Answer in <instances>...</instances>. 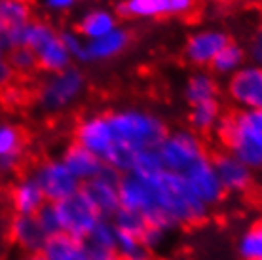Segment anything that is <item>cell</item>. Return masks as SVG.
<instances>
[{
	"label": "cell",
	"instance_id": "cell-16",
	"mask_svg": "<svg viewBox=\"0 0 262 260\" xmlns=\"http://www.w3.org/2000/svg\"><path fill=\"white\" fill-rule=\"evenodd\" d=\"M213 167L216 171L224 194H249L255 184V171L249 169L245 163L224 150L213 156Z\"/></svg>",
	"mask_w": 262,
	"mask_h": 260
},
{
	"label": "cell",
	"instance_id": "cell-17",
	"mask_svg": "<svg viewBox=\"0 0 262 260\" xmlns=\"http://www.w3.org/2000/svg\"><path fill=\"white\" fill-rule=\"evenodd\" d=\"M129 44L131 33L125 27L120 25L116 31H112L101 38L85 40L82 63H105V61L116 59L129 48Z\"/></svg>",
	"mask_w": 262,
	"mask_h": 260
},
{
	"label": "cell",
	"instance_id": "cell-35",
	"mask_svg": "<svg viewBox=\"0 0 262 260\" xmlns=\"http://www.w3.org/2000/svg\"><path fill=\"white\" fill-rule=\"evenodd\" d=\"M247 55L253 59V63L262 65V19L258 21V27H256V31H255L251 48L247 50Z\"/></svg>",
	"mask_w": 262,
	"mask_h": 260
},
{
	"label": "cell",
	"instance_id": "cell-4",
	"mask_svg": "<svg viewBox=\"0 0 262 260\" xmlns=\"http://www.w3.org/2000/svg\"><path fill=\"white\" fill-rule=\"evenodd\" d=\"M88 80L82 69L69 67L65 71L46 74L40 80L34 99L42 112L46 114H61L72 109L85 95Z\"/></svg>",
	"mask_w": 262,
	"mask_h": 260
},
{
	"label": "cell",
	"instance_id": "cell-36",
	"mask_svg": "<svg viewBox=\"0 0 262 260\" xmlns=\"http://www.w3.org/2000/svg\"><path fill=\"white\" fill-rule=\"evenodd\" d=\"M29 260H48V258L44 256V254H33V256H31Z\"/></svg>",
	"mask_w": 262,
	"mask_h": 260
},
{
	"label": "cell",
	"instance_id": "cell-10",
	"mask_svg": "<svg viewBox=\"0 0 262 260\" xmlns=\"http://www.w3.org/2000/svg\"><path fill=\"white\" fill-rule=\"evenodd\" d=\"M31 175L36 179L48 203H59L80 192V184L61 158H48L40 162Z\"/></svg>",
	"mask_w": 262,
	"mask_h": 260
},
{
	"label": "cell",
	"instance_id": "cell-2",
	"mask_svg": "<svg viewBox=\"0 0 262 260\" xmlns=\"http://www.w3.org/2000/svg\"><path fill=\"white\" fill-rule=\"evenodd\" d=\"M114 137V154L106 167L124 175L139 152L154 150L167 135V124L156 112L143 106H122L106 112Z\"/></svg>",
	"mask_w": 262,
	"mask_h": 260
},
{
	"label": "cell",
	"instance_id": "cell-3",
	"mask_svg": "<svg viewBox=\"0 0 262 260\" xmlns=\"http://www.w3.org/2000/svg\"><path fill=\"white\" fill-rule=\"evenodd\" d=\"M224 152L249 169L262 171V111H236L224 114L216 127Z\"/></svg>",
	"mask_w": 262,
	"mask_h": 260
},
{
	"label": "cell",
	"instance_id": "cell-30",
	"mask_svg": "<svg viewBox=\"0 0 262 260\" xmlns=\"http://www.w3.org/2000/svg\"><path fill=\"white\" fill-rule=\"evenodd\" d=\"M8 57H10V65H12L15 76H17V74L29 76V74H33V72L38 69V63H36L34 53L31 52L27 46H19V48L12 50V52L8 53Z\"/></svg>",
	"mask_w": 262,
	"mask_h": 260
},
{
	"label": "cell",
	"instance_id": "cell-28",
	"mask_svg": "<svg viewBox=\"0 0 262 260\" xmlns=\"http://www.w3.org/2000/svg\"><path fill=\"white\" fill-rule=\"evenodd\" d=\"M111 221H112V224L116 226V230H118L120 234L133 235V237H139L141 241L144 240L146 232L150 230V224L144 221L143 216L135 215V213H131V211H125V209H120Z\"/></svg>",
	"mask_w": 262,
	"mask_h": 260
},
{
	"label": "cell",
	"instance_id": "cell-19",
	"mask_svg": "<svg viewBox=\"0 0 262 260\" xmlns=\"http://www.w3.org/2000/svg\"><path fill=\"white\" fill-rule=\"evenodd\" d=\"M25 154V133L17 124L0 120V171L12 173L21 165Z\"/></svg>",
	"mask_w": 262,
	"mask_h": 260
},
{
	"label": "cell",
	"instance_id": "cell-23",
	"mask_svg": "<svg viewBox=\"0 0 262 260\" xmlns=\"http://www.w3.org/2000/svg\"><path fill=\"white\" fill-rule=\"evenodd\" d=\"M183 95L188 106L205 103V101H215V99H221V84H219L215 74H211L205 69H200L186 78Z\"/></svg>",
	"mask_w": 262,
	"mask_h": 260
},
{
	"label": "cell",
	"instance_id": "cell-21",
	"mask_svg": "<svg viewBox=\"0 0 262 260\" xmlns=\"http://www.w3.org/2000/svg\"><path fill=\"white\" fill-rule=\"evenodd\" d=\"M10 203L15 215H36L48 202L36 179L33 175H25L13 182Z\"/></svg>",
	"mask_w": 262,
	"mask_h": 260
},
{
	"label": "cell",
	"instance_id": "cell-38",
	"mask_svg": "<svg viewBox=\"0 0 262 260\" xmlns=\"http://www.w3.org/2000/svg\"><path fill=\"white\" fill-rule=\"evenodd\" d=\"M31 2H33V0H31Z\"/></svg>",
	"mask_w": 262,
	"mask_h": 260
},
{
	"label": "cell",
	"instance_id": "cell-6",
	"mask_svg": "<svg viewBox=\"0 0 262 260\" xmlns=\"http://www.w3.org/2000/svg\"><path fill=\"white\" fill-rule=\"evenodd\" d=\"M156 152L162 167L177 175H183L184 171L194 167L198 162L209 158L202 135L194 133L192 129L167 131L164 141L158 144Z\"/></svg>",
	"mask_w": 262,
	"mask_h": 260
},
{
	"label": "cell",
	"instance_id": "cell-8",
	"mask_svg": "<svg viewBox=\"0 0 262 260\" xmlns=\"http://www.w3.org/2000/svg\"><path fill=\"white\" fill-rule=\"evenodd\" d=\"M72 137H74V144L92 152L93 156H97L105 165L111 162L116 144H114L106 112H93V114L80 118L74 125Z\"/></svg>",
	"mask_w": 262,
	"mask_h": 260
},
{
	"label": "cell",
	"instance_id": "cell-25",
	"mask_svg": "<svg viewBox=\"0 0 262 260\" xmlns=\"http://www.w3.org/2000/svg\"><path fill=\"white\" fill-rule=\"evenodd\" d=\"M247 50L243 48L242 44H237L234 40H230L228 44L224 46L221 53L215 57V61L211 63L209 72L215 74L216 78H226L228 80L230 76H234L242 67L247 65Z\"/></svg>",
	"mask_w": 262,
	"mask_h": 260
},
{
	"label": "cell",
	"instance_id": "cell-9",
	"mask_svg": "<svg viewBox=\"0 0 262 260\" xmlns=\"http://www.w3.org/2000/svg\"><path fill=\"white\" fill-rule=\"evenodd\" d=\"M53 205L59 216L61 234L80 241H85V237L92 234V230L103 219L92 203L88 202V198L82 194V190Z\"/></svg>",
	"mask_w": 262,
	"mask_h": 260
},
{
	"label": "cell",
	"instance_id": "cell-18",
	"mask_svg": "<svg viewBox=\"0 0 262 260\" xmlns=\"http://www.w3.org/2000/svg\"><path fill=\"white\" fill-rule=\"evenodd\" d=\"M10 237L21 249L33 254H42L46 243L50 241L44 228L40 226L36 215H15L10 222Z\"/></svg>",
	"mask_w": 262,
	"mask_h": 260
},
{
	"label": "cell",
	"instance_id": "cell-11",
	"mask_svg": "<svg viewBox=\"0 0 262 260\" xmlns=\"http://www.w3.org/2000/svg\"><path fill=\"white\" fill-rule=\"evenodd\" d=\"M230 42L226 31L219 27H200L192 31L183 46V59L196 71L209 69L215 57Z\"/></svg>",
	"mask_w": 262,
	"mask_h": 260
},
{
	"label": "cell",
	"instance_id": "cell-32",
	"mask_svg": "<svg viewBox=\"0 0 262 260\" xmlns=\"http://www.w3.org/2000/svg\"><path fill=\"white\" fill-rule=\"evenodd\" d=\"M61 40L65 44L67 52L71 53L72 61H78L82 63V55H84L85 40L80 36L74 29H61Z\"/></svg>",
	"mask_w": 262,
	"mask_h": 260
},
{
	"label": "cell",
	"instance_id": "cell-31",
	"mask_svg": "<svg viewBox=\"0 0 262 260\" xmlns=\"http://www.w3.org/2000/svg\"><path fill=\"white\" fill-rule=\"evenodd\" d=\"M36 219H38L40 226L44 228V232L48 234L50 240L55 237V235H61L59 216H57V211H55V205H53V203H46V205L36 213Z\"/></svg>",
	"mask_w": 262,
	"mask_h": 260
},
{
	"label": "cell",
	"instance_id": "cell-5",
	"mask_svg": "<svg viewBox=\"0 0 262 260\" xmlns=\"http://www.w3.org/2000/svg\"><path fill=\"white\" fill-rule=\"evenodd\" d=\"M23 46H27L34 53L38 69L46 74L65 71L72 67L71 53L67 52L65 44L61 40V29H57L52 21L34 17L25 27Z\"/></svg>",
	"mask_w": 262,
	"mask_h": 260
},
{
	"label": "cell",
	"instance_id": "cell-29",
	"mask_svg": "<svg viewBox=\"0 0 262 260\" xmlns=\"http://www.w3.org/2000/svg\"><path fill=\"white\" fill-rule=\"evenodd\" d=\"M116 256L120 260H154L152 251L139 237L127 234H120L116 241Z\"/></svg>",
	"mask_w": 262,
	"mask_h": 260
},
{
	"label": "cell",
	"instance_id": "cell-34",
	"mask_svg": "<svg viewBox=\"0 0 262 260\" xmlns=\"http://www.w3.org/2000/svg\"><path fill=\"white\" fill-rule=\"evenodd\" d=\"M13 78H15V72L10 65V57L6 52L0 50V91L8 90L12 85Z\"/></svg>",
	"mask_w": 262,
	"mask_h": 260
},
{
	"label": "cell",
	"instance_id": "cell-27",
	"mask_svg": "<svg viewBox=\"0 0 262 260\" xmlns=\"http://www.w3.org/2000/svg\"><path fill=\"white\" fill-rule=\"evenodd\" d=\"M237 251L243 260H262V219L249 224L239 235Z\"/></svg>",
	"mask_w": 262,
	"mask_h": 260
},
{
	"label": "cell",
	"instance_id": "cell-22",
	"mask_svg": "<svg viewBox=\"0 0 262 260\" xmlns=\"http://www.w3.org/2000/svg\"><path fill=\"white\" fill-rule=\"evenodd\" d=\"M61 160H63V163L69 167V171L74 175V179L80 184H85L88 181L95 179L106 167L97 156H93L92 152H88L85 148H82V146H78V144L74 143L71 146H67Z\"/></svg>",
	"mask_w": 262,
	"mask_h": 260
},
{
	"label": "cell",
	"instance_id": "cell-1",
	"mask_svg": "<svg viewBox=\"0 0 262 260\" xmlns=\"http://www.w3.org/2000/svg\"><path fill=\"white\" fill-rule=\"evenodd\" d=\"M120 209L143 216L165 234L175 228L202 224L211 211L196 200L183 177L165 169L148 175H120Z\"/></svg>",
	"mask_w": 262,
	"mask_h": 260
},
{
	"label": "cell",
	"instance_id": "cell-37",
	"mask_svg": "<svg viewBox=\"0 0 262 260\" xmlns=\"http://www.w3.org/2000/svg\"><path fill=\"white\" fill-rule=\"evenodd\" d=\"M213 2H219V4H228V2H234V0H213Z\"/></svg>",
	"mask_w": 262,
	"mask_h": 260
},
{
	"label": "cell",
	"instance_id": "cell-20",
	"mask_svg": "<svg viewBox=\"0 0 262 260\" xmlns=\"http://www.w3.org/2000/svg\"><path fill=\"white\" fill-rule=\"evenodd\" d=\"M120 27L118 13L105 6H93L85 10L74 25V31L84 40H95L116 31Z\"/></svg>",
	"mask_w": 262,
	"mask_h": 260
},
{
	"label": "cell",
	"instance_id": "cell-14",
	"mask_svg": "<svg viewBox=\"0 0 262 260\" xmlns=\"http://www.w3.org/2000/svg\"><path fill=\"white\" fill-rule=\"evenodd\" d=\"M80 190L103 219H112L120 211V173L111 167H105L101 175L82 184Z\"/></svg>",
	"mask_w": 262,
	"mask_h": 260
},
{
	"label": "cell",
	"instance_id": "cell-12",
	"mask_svg": "<svg viewBox=\"0 0 262 260\" xmlns=\"http://www.w3.org/2000/svg\"><path fill=\"white\" fill-rule=\"evenodd\" d=\"M226 97L236 109L262 111V65L247 63L226 80Z\"/></svg>",
	"mask_w": 262,
	"mask_h": 260
},
{
	"label": "cell",
	"instance_id": "cell-24",
	"mask_svg": "<svg viewBox=\"0 0 262 260\" xmlns=\"http://www.w3.org/2000/svg\"><path fill=\"white\" fill-rule=\"evenodd\" d=\"M223 103H221V99H215V101H205V103L190 106L188 124H190V129L194 133L203 135V133L216 131L219 124L223 122Z\"/></svg>",
	"mask_w": 262,
	"mask_h": 260
},
{
	"label": "cell",
	"instance_id": "cell-26",
	"mask_svg": "<svg viewBox=\"0 0 262 260\" xmlns=\"http://www.w3.org/2000/svg\"><path fill=\"white\" fill-rule=\"evenodd\" d=\"M116 241H118V230L112 224L111 219H101L97 226L92 230V234L85 237V245L95 253H116Z\"/></svg>",
	"mask_w": 262,
	"mask_h": 260
},
{
	"label": "cell",
	"instance_id": "cell-13",
	"mask_svg": "<svg viewBox=\"0 0 262 260\" xmlns=\"http://www.w3.org/2000/svg\"><path fill=\"white\" fill-rule=\"evenodd\" d=\"M33 19L31 0H0V50L10 53L23 46L25 27Z\"/></svg>",
	"mask_w": 262,
	"mask_h": 260
},
{
	"label": "cell",
	"instance_id": "cell-15",
	"mask_svg": "<svg viewBox=\"0 0 262 260\" xmlns=\"http://www.w3.org/2000/svg\"><path fill=\"white\" fill-rule=\"evenodd\" d=\"M186 182V186L190 192L196 196V200L205 205L207 209L216 207L224 200V190L221 186V181L216 177V171L213 167V158H205L202 162H198L194 167L184 171L181 175Z\"/></svg>",
	"mask_w": 262,
	"mask_h": 260
},
{
	"label": "cell",
	"instance_id": "cell-33",
	"mask_svg": "<svg viewBox=\"0 0 262 260\" xmlns=\"http://www.w3.org/2000/svg\"><path fill=\"white\" fill-rule=\"evenodd\" d=\"M40 8L50 15H65L78 6L80 0H38Z\"/></svg>",
	"mask_w": 262,
	"mask_h": 260
},
{
	"label": "cell",
	"instance_id": "cell-7",
	"mask_svg": "<svg viewBox=\"0 0 262 260\" xmlns=\"http://www.w3.org/2000/svg\"><path fill=\"white\" fill-rule=\"evenodd\" d=\"M200 8V0H118L114 12L120 19L127 21H158L186 19Z\"/></svg>",
	"mask_w": 262,
	"mask_h": 260
}]
</instances>
